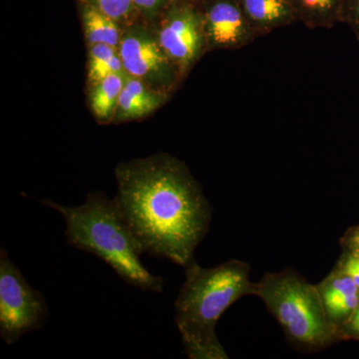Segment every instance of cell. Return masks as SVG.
Here are the masks:
<instances>
[{"label":"cell","mask_w":359,"mask_h":359,"mask_svg":"<svg viewBox=\"0 0 359 359\" xmlns=\"http://www.w3.org/2000/svg\"><path fill=\"white\" fill-rule=\"evenodd\" d=\"M205 43L209 48L238 49L257 39L238 0H218L204 15Z\"/></svg>","instance_id":"52a82bcc"},{"label":"cell","mask_w":359,"mask_h":359,"mask_svg":"<svg viewBox=\"0 0 359 359\" xmlns=\"http://www.w3.org/2000/svg\"><path fill=\"white\" fill-rule=\"evenodd\" d=\"M165 98V94L148 89L140 78H127L116 108L118 120L137 119L150 114Z\"/></svg>","instance_id":"8fae6325"},{"label":"cell","mask_w":359,"mask_h":359,"mask_svg":"<svg viewBox=\"0 0 359 359\" xmlns=\"http://www.w3.org/2000/svg\"><path fill=\"white\" fill-rule=\"evenodd\" d=\"M158 42L180 73L187 72L207 46L203 15L192 6L178 7L161 28Z\"/></svg>","instance_id":"8992f818"},{"label":"cell","mask_w":359,"mask_h":359,"mask_svg":"<svg viewBox=\"0 0 359 359\" xmlns=\"http://www.w3.org/2000/svg\"><path fill=\"white\" fill-rule=\"evenodd\" d=\"M297 20L309 28H332L340 22L344 0H292Z\"/></svg>","instance_id":"7c38bea8"},{"label":"cell","mask_w":359,"mask_h":359,"mask_svg":"<svg viewBox=\"0 0 359 359\" xmlns=\"http://www.w3.org/2000/svg\"><path fill=\"white\" fill-rule=\"evenodd\" d=\"M337 268L341 269L342 271L353 278L354 283L358 285L359 289V257L351 252H344V256L340 257Z\"/></svg>","instance_id":"ac0fdd59"},{"label":"cell","mask_w":359,"mask_h":359,"mask_svg":"<svg viewBox=\"0 0 359 359\" xmlns=\"http://www.w3.org/2000/svg\"><path fill=\"white\" fill-rule=\"evenodd\" d=\"M341 244L346 249V252L359 257V226L349 231L342 238Z\"/></svg>","instance_id":"ffe728a7"},{"label":"cell","mask_w":359,"mask_h":359,"mask_svg":"<svg viewBox=\"0 0 359 359\" xmlns=\"http://www.w3.org/2000/svg\"><path fill=\"white\" fill-rule=\"evenodd\" d=\"M186 280L175 302V323L190 359H228L216 334V325L231 304L255 295L250 266L229 259L215 268H202L194 259L185 266Z\"/></svg>","instance_id":"7a4b0ae2"},{"label":"cell","mask_w":359,"mask_h":359,"mask_svg":"<svg viewBox=\"0 0 359 359\" xmlns=\"http://www.w3.org/2000/svg\"><path fill=\"white\" fill-rule=\"evenodd\" d=\"M316 285L325 316L339 332L358 306V285L351 276L337 266Z\"/></svg>","instance_id":"9c48e42d"},{"label":"cell","mask_w":359,"mask_h":359,"mask_svg":"<svg viewBox=\"0 0 359 359\" xmlns=\"http://www.w3.org/2000/svg\"><path fill=\"white\" fill-rule=\"evenodd\" d=\"M340 22L348 25L359 41V0H344Z\"/></svg>","instance_id":"e0dca14e"},{"label":"cell","mask_w":359,"mask_h":359,"mask_svg":"<svg viewBox=\"0 0 359 359\" xmlns=\"http://www.w3.org/2000/svg\"><path fill=\"white\" fill-rule=\"evenodd\" d=\"M97 8L114 20H121L129 13L133 0H95Z\"/></svg>","instance_id":"2e32d148"},{"label":"cell","mask_w":359,"mask_h":359,"mask_svg":"<svg viewBox=\"0 0 359 359\" xmlns=\"http://www.w3.org/2000/svg\"><path fill=\"white\" fill-rule=\"evenodd\" d=\"M125 80L122 74H111L97 82L91 95V108L96 117L100 120L109 119L116 108Z\"/></svg>","instance_id":"4fadbf2b"},{"label":"cell","mask_w":359,"mask_h":359,"mask_svg":"<svg viewBox=\"0 0 359 359\" xmlns=\"http://www.w3.org/2000/svg\"><path fill=\"white\" fill-rule=\"evenodd\" d=\"M41 203L62 215L68 244L102 259L132 287L163 292L165 278L153 275L142 264L145 250L115 198L110 200L105 194L91 193L77 207H65L51 200Z\"/></svg>","instance_id":"3957f363"},{"label":"cell","mask_w":359,"mask_h":359,"mask_svg":"<svg viewBox=\"0 0 359 359\" xmlns=\"http://www.w3.org/2000/svg\"><path fill=\"white\" fill-rule=\"evenodd\" d=\"M117 49L106 44H93L90 48L89 78L94 84L111 74L124 70Z\"/></svg>","instance_id":"9a60e30c"},{"label":"cell","mask_w":359,"mask_h":359,"mask_svg":"<svg viewBox=\"0 0 359 359\" xmlns=\"http://www.w3.org/2000/svg\"><path fill=\"white\" fill-rule=\"evenodd\" d=\"M120 58L130 76L164 77L169 73L171 60L159 42L143 34H130L120 42Z\"/></svg>","instance_id":"ba28073f"},{"label":"cell","mask_w":359,"mask_h":359,"mask_svg":"<svg viewBox=\"0 0 359 359\" xmlns=\"http://www.w3.org/2000/svg\"><path fill=\"white\" fill-rule=\"evenodd\" d=\"M255 295L280 323L283 334L294 348L316 353L339 339L330 323L316 285L292 269L266 273L256 283Z\"/></svg>","instance_id":"277c9868"},{"label":"cell","mask_w":359,"mask_h":359,"mask_svg":"<svg viewBox=\"0 0 359 359\" xmlns=\"http://www.w3.org/2000/svg\"><path fill=\"white\" fill-rule=\"evenodd\" d=\"M115 199L145 252L185 268L207 236L212 207L188 168L169 156L121 165Z\"/></svg>","instance_id":"6da1fadb"},{"label":"cell","mask_w":359,"mask_h":359,"mask_svg":"<svg viewBox=\"0 0 359 359\" xmlns=\"http://www.w3.org/2000/svg\"><path fill=\"white\" fill-rule=\"evenodd\" d=\"M163 0H133L134 4L144 11H152L155 7L159 6Z\"/></svg>","instance_id":"44dd1931"},{"label":"cell","mask_w":359,"mask_h":359,"mask_svg":"<svg viewBox=\"0 0 359 359\" xmlns=\"http://www.w3.org/2000/svg\"><path fill=\"white\" fill-rule=\"evenodd\" d=\"M257 36L292 25L297 20L292 0H238Z\"/></svg>","instance_id":"30bf717a"},{"label":"cell","mask_w":359,"mask_h":359,"mask_svg":"<svg viewBox=\"0 0 359 359\" xmlns=\"http://www.w3.org/2000/svg\"><path fill=\"white\" fill-rule=\"evenodd\" d=\"M42 292L33 289L2 248L0 250V337L13 346L23 335L41 330L49 318Z\"/></svg>","instance_id":"5b68a950"},{"label":"cell","mask_w":359,"mask_h":359,"mask_svg":"<svg viewBox=\"0 0 359 359\" xmlns=\"http://www.w3.org/2000/svg\"><path fill=\"white\" fill-rule=\"evenodd\" d=\"M339 339L348 337L359 339V304L346 325L339 328Z\"/></svg>","instance_id":"d6986e66"},{"label":"cell","mask_w":359,"mask_h":359,"mask_svg":"<svg viewBox=\"0 0 359 359\" xmlns=\"http://www.w3.org/2000/svg\"><path fill=\"white\" fill-rule=\"evenodd\" d=\"M84 26L87 39L92 45L106 44L116 49L119 47L121 39L115 20L97 7H90L85 11Z\"/></svg>","instance_id":"5bb4252c"}]
</instances>
